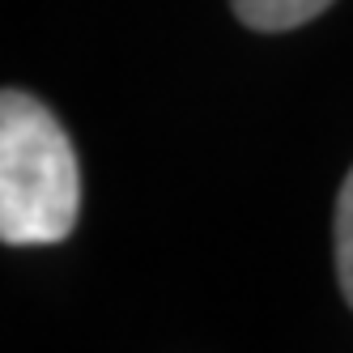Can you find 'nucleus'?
<instances>
[{
  "label": "nucleus",
  "mask_w": 353,
  "mask_h": 353,
  "mask_svg": "<svg viewBox=\"0 0 353 353\" xmlns=\"http://www.w3.org/2000/svg\"><path fill=\"white\" fill-rule=\"evenodd\" d=\"M81 213V166L60 119L34 94L0 98V239L43 247L72 234Z\"/></svg>",
  "instance_id": "f257e3e1"
},
{
  "label": "nucleus",
  "mask_w": 353,
  "mask_h": 353,
  "mask_svg": "<svg viewBox=\"0 0 353 353\" xmlns=\"http://www.w3.org/2000/svg\"><path fill=\"white\" fill-rule=\"evenodd\" d=\"M230 5H234L243 26L276 34V30H294L302 21L319 17L332 0H230Z\"/></svg>",
  "instance_id": "f03ea898"
},
{
  "label": "nucleus",
  "mask_w": 353,
  "mask_h": 353,
  "mask_svg": "<svg viewBox=\"0 0 353 353\" xmlns=\"http://www.w3.org/2000/svg\"><path fill=\"white\" fill-rule=\"evenodd\" d=\"M336 268H341V290L353 307V170L336 196Z\"/></svg>",
  "instance_id": "7ed1b4c3"
}]
</instances>
